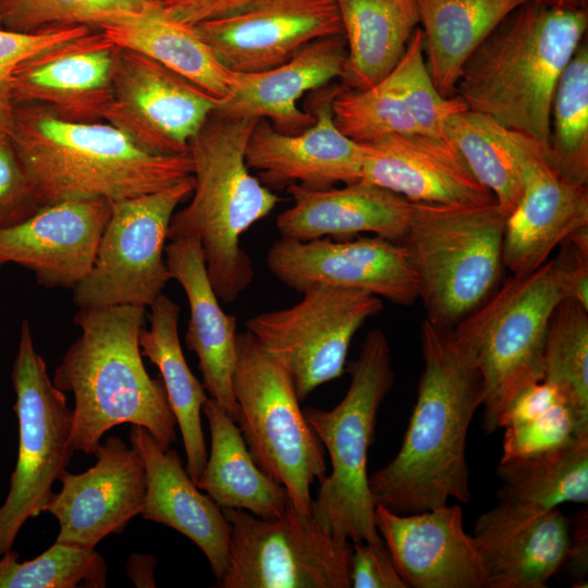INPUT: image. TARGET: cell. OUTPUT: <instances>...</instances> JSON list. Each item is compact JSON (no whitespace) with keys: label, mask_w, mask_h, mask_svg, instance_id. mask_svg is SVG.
Returning <instances> with one entry per match:
<instances>
[{"label":"cell","mask_w":588,"mask_h":588,"mask_svg":"<svg viewBox=\"0 0 588 588\" xmlns=\"http://www.w3.org/2000/svg\"><path fill=\"white\" fill-rule=\"evenodd\" d=\"M375 522L407 587L486 588V572L458 504L412 514L376 505Z\"/></svg>","instance_id":"cell-20"},{"label":"cell","mask_w":588,"mask_h":588,"mask_svg":"<svg viewBox=\"0 0 588 588\" xmlns=\"http://www.w3.org/2000/svg\"><path fill=\"white\" fill-rule=\"evenodd\" d=\"M424 370L395 457L369 477L375 505L412 514L471 499L466 438L482 405V379L453 329L420 323Z\"/></svg>","instance_id":"cell-1"},{"label":"cell","mask_w":588,"mask_h":588,"mask_svg":"<svg viewBox=\"0 0 588 588\" xmlns=\"http://www.w3.org/2000/svg\"><path fill=\"white\" fill-rule=\"evenodd\" d=\"M499 501L528 512L588 502V436L539 454L501 460Z\"/></svg>","instance_id":"cell-35"},{"label":"cell","mask_w":588,"mask_h":588,"mask_svg":"<svg viewBox=\"0 0 588 588\" xmlns=\"http://www.w3.org/2000/svg\"><path fill=\"white\" fill-rule=\"evenodd\" d=\"M9 133L40 207L66 199L136 197L193 173L188 152L155 155L108 122L68 120L39 103H13Z\"/></svg>","instance_id":"cell-2"},{"label":"cell","mask_w":588,"mask_h":588,"mask_svg":"<svg viewBox=\"0 0 588 588\" xmlns=\"http://www.w3.org/2000/svg\"><path fill=\"white\" fill-rule=\"evenodd\" d=\"M40 208L34 186L9 132H0V230L14 226Z\"/></svg>","instance_id":"cell-43"},{"label":"cell","mask_w":588,"mask_h":588,"mask_svg":"<svg viewBox=\"0 0 588 588\" xmlns=\"http://www.w3.org/2000/svg\"><path fill=\"white\" fill-rule=\"evenodd\" d=\"M171 279L183 287L189 321L185 343L198 357L203 384L236 422L237 405L232 389L236 363V318L225 314L206 270L200 241L181 237L164 247Z\"/></svg>","instance_id":"cell-28"},{"label":"cell","mask_w":588,"mask_h":588,"mask_svg":"<svg viewBox=\"0 0 588 588\" xmlns=\"http://www.w3.org/2000/svg\"><path fill=\"white\" fill-rule=\"evenodd\" d=\"M13 101L8 83H0V132H9L12 120Z\"/></svg>","instance_id":"cell-50"},{"label":"cell","mask_w":588,"mask_h":588,"mask_svg":"<svg viewBox=\"0 0 588 588\" xmlns=\"http://www.w3.org/2000/svg\"><path fill=\"white\" fill-rule=\"evenodd\" d=\"M193 189L192 174L167 188L111 201L94 266L73 289L75 305L150 306L171 279L163 257L171 218Z\"/></svg>","instance_id":"cell-12"},{"label":"cell","mask_w":588,"mask_h":588,"mask_svg":"<svg viewBox=\"0 0 588 588\" xmlns=\"http://www.w3.org/2000/svg\"><path fill=\"white\" fill-rule=\"evenodd\" d=\"M194 28L219 62L235 73L280 65L309 42L343 34L335 0H256Z\"/></svg>","instance_id":"cell-17"},{"label":"cell","mask_w":588,"mask_h":588,"mask_svg":"<svg viewBox=\"0 0 588 588\" xmlns=\"http://www.w3.org/2000/svg\"><path fill=\"white\" fill-rule=\"evenodd\" d=\"M0 28H1V26H0Z\"/></svg>","instance_id":"cell-53"},{"label":"cell","mask_w":588,"mask_h":588,"mask_svg":"<svg viewBox=\"0 0 588 588\" xmlns=\"http://www.w3.org/2000/svg\"><path fill=\"white\" fill-rule=\"evenodd\" d=\"M111 213L112 203L106 198L42 206L23 222L0 230V260L32 270L46 287L74 289L94 266Z\"/></svg>","instance_id":"cell-19"},{"label":"cell","mask_w":588,"mask_h":588,"mask_svg":"<svg viewBox=\"0 0 588 588\" xmlns=\"http://www.w3.org/2000/svg\"><path fill=\"white\" fill-rule=\"evenodd\" d=\"M291 307L246 321L250 332L290 372L298 399L340 378L355 333L383 309L368 292L315 284Z\"/></svg>","instance_id":"cell-13"},{"label":"cell","mask_w":588,"mask_h":588,"mask_svg":"<svg viewBox=\"0 0 588 588\" xmlns=\"http://www.w3.org/2000/svg\"><path fill=\"white\" fill-rule=\"evenodd\" d=\"M388 75L421 133L444 137L445 120L467 109L458 97H444L436 88L426 65L420 28L415 29L404 54Z\"/></svg>","instance_id":"cell-41"},{"label":"cell","mask_w":588,"mask_h":588,"mask_svg":"<svg viewBox=\"0 0 588 588\" xmlns=\"http://www.w3.org/2000/svg\"><path fill=\"white\" fill-rule=\"evenodd\" d=\"M364 147L360 181L412 203L465 206L495 201L445 137L421 132L394 134Z\"/></svg>","instance_id":"cell-23"},{"label":"cell","mask_w":588,"mask_h":588,"mask_svg":"<svg viewBox=\"0 0 588 588\" xmlns=\"http://www.w3.org/2000/svg\"><path fill=\"white\" fill-rule=\"evenodd\" d=\"M504 429L501 460L539 454L588 436V424L577 416L567 402H561L536 417Z\"/></svg>","instance_id":"cell-42"},{"label":"cell","mask_w":588,"mask_h":588,"mask_svg":"<svg viewBox=\"0 0 588 588\" xmlns=\"http://www.w3.org/2000/svg\"><path fill=\"white\" fill-rule=\"evenodd\" d=\"M571 526L558 509L528 512L500 502L476 522L473 542L486 588H544L567 562Z\"/></svg>","instance_id":"cell-22"},{"label":"cell","mask_w":588,"mask_h":588,"mask_svg":"<svg viewBox=\"0 0 588 588\" xmlns=\"http://www.w3.org/2000/svg\"><path fill=\"white\" fill-rule=\"evenodd\" d=\"M90 30L87 26L54 27L36 33L0 28V83H8L17 66L33 56Z\"/></svg>","instance_id":"cell-44"},{"label":"cell","mask_w":588,"mask_h":588,"mask_svg":"<svg viewBox=\"0 0 588 588\" xmlns=\"http://www.w3.org/2000/svg\"><path fill=\"white\" fill-rule=\"evenodd\" d=\"M115 47L142 53L223 99L234 73L223 66L194 26L169 16L162 3L138 16L101 26Z\"/></svg>","instance_id":"cell-34"},{"label":"cell","mask_w":588,"mask_h":588,"mask_svg":"<svg viewBox=\"0 0 588 588\" xmlns=\"http://www.w3.org/2000/svg\"><path fill=\"white\" fill-rule=\"evenodd\" d=\"M332 112L338 128L360 145L419 132L389 75L367 89L343 87L333 98Z\"/></svg>","instance_id":"cell-40"},{"label":"cell","mask_w":588,"mask_h":588,"mask_svg":"<svg viewBox=\"0 0 588 588\" xmlns=\"http://www.w3.org/2000/svg\"><path fill=\"white\" fill-rule=\"evenodd\" d=\"M114 51L97 29L50 47L13 72L11 99L39 103L68 120L102 121L112 97Z\"/></svg>","instance_id":"cell-21"},{"label":"cell","mask_w":588,"mask_h":588,"mask_svg":"<svg viewBox=\"0 0 588 588\" xmlns=\"http://www.w3.org/2000/svg\"><path fill=\"white\" fill-rule=\"evenodd\" d=\"M201 412L211 444L198 489L221 509L244 510L262 518L281 516L291 505L289 494L255 463L233 418L212 397Z\"/></svg>","instance_id":"cell-29"},{"label":"cell","mask_w":588,"mask_h":588,"mask_svg":"<svg viewBox=\"0 0 588 588\" xmlns=\"http://www.w3.org/2000/svg\"><path fill=\"white\" fill-rule=\"evenodd\" d=\"M443 135L506 217L522 196L527 160L541 150L549 151L537 139L468 108L445 120Z\"/></svg>","instance_id":"cell-32"},{"label":"cell","mask_w":588,"mask_h":588,"mask_svg":"<svg viewBox=\"0 0 588 588\" xmlns=\"http://www.w3.org/2000/svg\"><path fill=\"white\" fill-rule=\"evenodd\" d=\"M564 292L551 260L512 275L454 329L482 379L483 429H500V417L515 396L543 380L544 345L551 315Z\"/></svg>","instance_id":"cell-8"},{"label":"cell","mask_w":588,"mask_h":588,"mask_svg":"<svg viewBox=\"0 0 588 588\" xmlns=\"http://www.w3.org/2000/svg\"><path fill=\"white\" fill-rule=\"evenodd\" d=\"M231 525L220 588H350L352 546L292 505L278 517L222 509Z\"/></svg>","instance_id":"cell-11"},{"label":"cell","mask_w":588,"mask_h":588,"mask_svg":"<svg viewBox=\"0 0 588 588\" xmlns=\"http://www.w3.org/2000/svg\"><path fill=\"white\" fill-rule=\"evenodd\" d=\"M19 421V451L10 489L0 505V556L13 549L27 519L45 513L52 485L66 470L73 453V409L50 380L36 352L28 320L21 324L12 367Z\"/></svg>","instance_id":"cell-10"},{"label":"cell","mask_w":588,"mask_h":588,"mask_svg":"<svg viewBox=\"0 0 588 588\" xmlns=\"http://www.w3.org/2000/svg\"><path fill=\"white\" fill-rule=\"evenodd\" d=\"M346 54L344 34H339L309 42L280 65L259 72H233L230 90L215 111L237 119H266L283 134L302 133L315 118L298 107V100L341 78Z\"/></svg>","instance_id":"cell-24"},{"label":"cell","mask_w":588,"mask_h":588,"mask_svg":"<svg viewBox=\"0 0 588 588\" xmlns=\"http://www.w3.org/2000/svg\"><path fill=\"white\" fill-rule=\"evenodd\" d=\"M131 446L146 469L144 519L169 526L192 540L219 580L229 564L231 525L223 510L191 479L175 450L164 449L144 427L132 425Z\"/></svg>","instance_id":"cell-26"},{"label":"cell","mask_w":588,"mask_h":588,"mask_svg":"<svg viewBox=\"0 0 588 588\" xmlns=\"http://www.w3.org/2000/svg\"><path fill=\"white\" fill-rule=\"evenodd\" d=\"M3 265V262L0 260V267Z\"/></svg>","instance_id":"cell-52"},{"label":"cell","mask_w":588,"mask_h":588,"mask_svg":"<svg viewBox=\"0 0 588 588\" xmlns=\"http://www.w3.org/2000/svg\"><path fill=\"white\" fill-rule=\"evenodd\" d=\"M94 455L95 465L84 473L60 475L61 489L45 509L59 523L56 542L95 549L140 515L147 485L139 453L110 436Z\"/></svg>","instance_id":"cell-18"},{"label":"cell","mask_w":588,"mask_h":588,"mask_svg":"<svg viewBox=\"0 0 588 588\" xmlns=\"http://www.w3.org/2000/svg\"><path fill=\"white\" fill-rule=\"evenodd\" d=\"M347 371L351 384L338 405L329 411L303 409L331 463V473L319 481L310 515L336 538L381 544L367 457L379 408L394 383L391 350L383 331L367 332Z\"/></svg>","instance_id":"cell-6"},{"label":"cell","mask_w":588,"mask_h":588,"mask_svg":"<svg viewBox=\"0 0 588 588\" xmlns=\"http://www.w3.org/2000/svg\"><path fill=\"white\" fill-rule=\"evenodd\" d=\"M543 362V381L588 424V308L569 298L560 302L549 321Z\"/></svg>","instance_id":"cell-37"},{"label":"cell","mask_w":588,"mask_h":588,"mask_svg":"<svg viewBox=\"0 0 588 588\" xmlns=\"http://www.w3.org/2000/svg\"><path fill=\"white\" fill-rule=\"evenodd\" d=\"M537 3H542L550 7L583 9L588 8V0H529Z\"/></svg>","instance_id":"cell-51"},{"label":"cell","mask_w":588,"mask_h":588,"mask_svg":"<svg viewBox=\"0 0 588 588\" xmlns=\"http://www.w3.org/2000/svg\"><path fill=\"white\" fill-rule=\"evenodd\" d=\"M161 0H0V26L17 33L101 26L147 13Z\"/></svg>","instance_id":"cell-38"},{"label":"cell","mask_w":588,"mask_h":588,"mask_svg":"<svg viewBox=\"0 0 588 588\" xmlns=\"http://www.w3.org/2000/svg\"><path fill=\"white\" fill-rule=\"evenodd\" d=\"M236 422L258 467L310 515V487L327 475L324 448L307 422L287 369L247 330L236 334Z\"/></svg>","instance_id":"cell-9"},{"label":"cell","mask_w":588,"mask_h":588,"mask_svg":"<svg viewBox=\"0 0 588 588\" xmlns=\"http://www.w3.org/2000/svg\"><path fill=\"white\" fill-rule=\"evenodd\" d=\"M342 88L331 83L310 91L305 109L315 121L302 133H280L266 119L256 122L245 161L262 185L271 191L292 184L329 188L360 181L365 147L345 136L333 119L332 101Z\"/></svg>","instance_id":"cell-16"},{"label":"cell","mask_w":588,"mask_h":588,"mask_svg":"<svg viewBox=\"0 0 588 588\" xmlns=\"http://www.w3.org/2000/svg\"><path fill=\"white\" fill-rule=\"evenodd\" d=\"M266 262L284 285L302 293L315 284L359 290L393 304L418 299L415 272L403 247L380 236L353 241H275Z\"/></svg>","instance_id":"cell-15"},{"label":"cell","mask_w":588,"mask_h":588,"mask_svg":"<svg viewBox=\"0 0 588 588\" xmlns=\"http://www.w3.org/2000/svg\"><path fill=\"white\" fill-rule=\"evenodd\" d=\"M157 559L154 555L135 553L126 564V574L138 588H155Z\"/></svg>","instance_id":"cell-48"},{"label":"cell","mask_w":588,"mask_h":588,"mask_svg":"<svg viewBox=\"0 0 588 588\" xmlns=\"http://www.w3.org/2000/svg\"><path fill=\"white\" fill-rule=\"evenodd\" d=\"M549 160L565 179L588 182V44H579L562 72L551 106Z\"/></svg>","instance_id":"cell-36"},{"label":"cell","mask_w":588,"mask_h":588,"mask_svg":"<svg viewBox=\"0 0 588 588\" xmlns=\"http://www.w3.org/2000/svg\"><path fill=\"white\" fill-rule=\"evenodd\" d=\"M525 1L416 0L426 65L442 96H454L467 59Z\"/></svg>","instance_id":"cell-33"},{"label":"cell","mask_w":588,"mask_h":588,"mask_svg":"<svg viewBox=\"0 0 588 588\" xmlns=\"http://www.w3.org/2000/svg\"><path fill=\"white\" fill-rule=\"evenodd\" d=\"M256 0H161L166 13L175 21L195 26L201 22L234 14Z\"/></svg>","instance_id":"cell-47"},{"label":"cell","mask_w":588,"mask_h":588,"mask_svg":"<svg viewBox=\"0 0 588 588\" xmlns=\"http://www.w3.org/2000/svg\"><path fill=\"white\" fill-rule=\"evenodd\" d=\"M346 41L341 85L367 89L399 63L419 24L416 0H335Z\"/></svg>","instance_id":"cell-30"},{"label":"cell","mask_w":588,"mask_h":588,"mask_svg":"<svg viewBox=\"0 0 588 588\" xmlns=\"http://www.w3.org/2000/svg\"><path fill=\"white\" fill-rule=\"evenodd\" d=\"M220 100L161 63L115 47L112 97L102 121L148 152L182 155Z\"/></svg>","instance_id":"cell-14"},{"label":"cell","mask_w":588,"mask_h":588,"mask_svg":"<svg viewBox=\"0 0 588 588\" xmlns=\"http://www.w3.org/2000/svg\"><path fill=\"white\" fill-rule=\"evenodd\" d=\"M350 580L354 588H406L385 543L353 542Z\"/></svg>","instance_id":"cell-46"},{"label":"cell","mask_w":588,"mask_h":588,"mask_svg":"<svg viewBox=\"0 0 588 588\" xmlns=\"http://www.w3.org/2000/svg\"><path fill=\"white\" fill-rule=\"evenodd\" d=\"M293 205L275 221L283 238L310 241L328 236L375 233L400 243L415 203L380 186L358 181L343 187H286Z\"/></svg>","instance_id":"cell-27"},{"label":"cell","mask_w":588,"mask_h":588,"mask_svg":"<svg viewBox=\"0 0 588 588\" xmlns=\"http://www.w3.org/2000/svg\"><path fill=\"white\" fill-rule=\"evenodd\" d=\"M108 566L95 549L54 542L33 560L13 549L0 556V588H103Z\"/></svg>","instance_id":"cell-39"},{"label":"cell","mask_w":588,"mask_h":588,"mask_svg":"<svg viewBox=\"0 0 588 588\" xmlns=\"http://www.w3.org/2000/svg\"><path fill=\"white\" fill-rule=\"evenodd\" d=\"M258 120L216 111L188 144L194 189L189 204L171 218L168 240L197 237L220 301L233 303L253 282L254 268L241 236L267 217L278 196L250 174L245 161Z\"/></svg>","instance_id":"cell-5"},{"label":"cell","mask_w":588,"mask_h":588,"mask_svg":"<svg viewBox=\"0 0 588 588\" xmlns=\"http://www.w3.org/2000/svg\"><path fill=\"white\" fill-rule=\"evenodd\" d=\"M584 226H588L587 185L562 176L548 150L532 155L524 168L522 196L505 220V270L512 275L537 270L567 236Z\"/></svg>","instance_id":"cell-25"},{"label":"cell","mask_w":588,"mask_h":588,"mask_svg":"<svg viewBox=\"0 0 588 588\" xmlns=\"http://www.w3.org/2000/svg\"><path fill=\"white\" fill-rule=\"evenodd\" d=\"M587 28L588 8L525 1L467 59L454 96L549 149L554 90Z\"/></svg>","instance_id":"cell-4"},{"label":"cell","mask_w":588,"mask_h":588,"mask_svg":"<svg viewBox=\"0 0 588 588\" xmlns=\"http://www.w3.org/2000/svg\"><path fill=\"white\" fill-rule=\"evenodd\" d=\"M550 259L565 298L588 308V226L567 236Z\"/></svg>","instance_id":"cell-45"},{"label":"cell","mask_w":588,"mask_h":588,"mask_svg":"<svg viewBox=\"0 0 588 588\" xmlns=\"http://www.w3.org/2000/svg\"><path fill=\"white\" fill-rule=\"evenodd\" d=\"M73 321L81 335L65 352L52 382L74 395L75 451L94 455L102 436L125 422L146 428L169 449L176 441V420L162 380L152 379L143 363L145 307L79 308Z\"/></svg>","instance_id":"cell-3"},{"label":"cell","mask_w":588,"mask_h":588,"mask_svg":"<svg viewBox=\"0 0 588 588\" xmlns=\"http://www.w3.org/2000/svg\"><path fill=\"white\" fill-rule=\"evenodd\" d=\"M506 216L494 203H415L399 243L415 272L426 319L454 329L502 284Z\"/></svg>","instance_id":"cell-7"},{"label":"cell","mask_w":588,"mask_h":588,"mask_svg":"<svg viewBox=\"0 0 588 588\" xmlns=\"http://www.w3.org/2000/svg\"><path fill=\"white\" fill-rule=\"evenodd\" d=\"M149 307L150 327H144L140 331V353L161 373L169 405L181 431L187 458L185 469L196 483L208 457L200 418L208 396L204 384L191 371L182 351L179 338L180 306L160 294Z\"/></svg>","instance_id":"cell-31"},{"label":"cell","mask_w":588,"mask_h":588,"mask_svg":"<svg viewBox=\"0 0 588 588\" xmlns=\"http://www.w3.org/2000/svg\"><path fill=\"white\" fill-rule=\"evenodd\" d=\"M574 536H571V551L567 562L575 571L586 573L587 569V512L580 514L576 520Z\"/></svg>","instance_id":"cell-49"}]
</instances>
